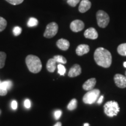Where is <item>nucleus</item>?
Here are the masks:
<instances>
[{
    "instance_id": "obj_1",
    "label": "nucleus",
    "mask_w": 126,
    "mask_h": 126,
    "mask_svg": "<svg viewBox=\"0 0 126 126\" xmlns=\"http://www.w3.org/2000/svg\"><path fill=\"white\" fill-rule=\"evenodd\" d=\"M94 59L97 65L103 68H109L112 63V56L108 50L99 47L94 53Z\"/></svg>"
},
{
    "instance_id": "obj_2",
    "label": "nucleus",
    "mask_w": 126,
    "mask_h": 126,
    "mask_svg": "<svg viewBox=\"0 0 126 126\" xmlns=\"http://www.w3.org/2000/svg\"><path fill=\"white\" fill-rule=\"evenodd\" d=\"M26 64L29 70L32 73H38L42 70V64L38 57L29 55L26 58Z\"/></svg>"
},
{
    "instance_id": "obj_3",
    "label": "nucleus",
    "mask_w": 126,
    "mask_h": 126,
    "mask_svg": "<svg viewBox=\"0 0 126 126\" xmlns=\"http://www.w3.org/2000/svg\"><path fill=\"white\" fill-rule=\"evenodd\" d=\"M120 111L119 104L117 102L111 100L105 103L104 105V112L106 116L113 117L117 116Z\"/></svg>"
},
{
    "instance_id": "obj_4",
    "label": "nucleus",
    "mask_w": 126,
    "mask_h": 126,
    "mask_svg": "<svg viewBox=\"0 0 126 126\" xmlns=\"http://www.w3.org/2000/svg\"><path fill=\"white\" fill-rule=\"evenodd\" d=\"M100 91L97 89H93L85 94L83 97V102L85 104H93L97 100L100 94Z\"/></svg>"
},
{
    "instance_id": "obj_5",
    "label": "nucleus",
    "mask_w": 126,
    "mask_h": 126,
    "mask_svg": "<svg viewBox=\"0 0 126 126\" xmlns=\"http://www.w3.org/2000/svg\"><path fill=\"white\" fill-rule=\"evenodd\" d=\"M96 19L97 25L102 28H106L110 21L109 16L106 12L102 10H99L97 12Z\"/></svg>"
},
{
    "instance_id": "obj_6",
    "label": "nucleus",
    "mask_w": 126,
    "mask_h": 126,
    "mask_svg": "<svg viewBox=\"0 0 126 126\" xmlns=\"http://www.w3.org/2000/svg\"><path fill=\"white\" fill-rule=\"evenodd\" d=\"M59 26L56 22H51L47 25L45 32L44 33V37L46 38H52L57 33Z\"/></svg>"
},
{
    "instance_id": "obj_7",
    "label": "nucleus",
    "mask_w": 126,
    "mask_h": 126,
    "mask_svg": "<svg viewBox=\"0 0 126 126\" xmlns=\"http://www.w3.org/2000/svg\"><path fill=\"white\" fill-rule=\"evenodd\" d=\"M114 81L116 85L120 88H126V77L117 74L114 77Z\"/></svg>"
},
{
    "instance_id": "obj_8",
    "label": "nucleus",
    "mask_w": 126,
    "mask_h": 126,
    "mask_svg": "<svg viewBox=\"0 0 126 126\" xmlns=\"http://www.w3.org/2000/svg\"><path fill=\"white\" fill-rule=\"evenodd\" d=\"M84 27V23L81 20H75L70 24V29L74 32H78L82 31Z\"/></svg>"
},
{
    "instance_id": "obj_9",
    "label": "nucleus",
    "mask_w": 126,
    "mask_h": 126,
    "mask_svg": "<svg viewBox=\"0 0 126 126\" xmlns=\"http://www.w3.org/2000/svg\"><path fill=\"white\" fill-rule=\"evenodd\" d=\"M84 36L87 39L94 40L98 37V33L94 28H90L86 29L84 32Z\"/></svg>"
},
{
    "instance_id": "obj_10",
    "label": "nucleus",
    "mask_w": 126,
    "mask_h": 126,
    "mask_svg": "<svg viewBox=\"0 0 126 126\" xmlns=\"http://www.w3.org/2000/svg\"><path fill=\"white\" fill-rule=\"evenodd\" d=\"M82 72L81 67L78 64H75L71 68L68 72V77L71 78L76 77L79 75Z\"/></svg>"
},
{
    "instance_id": "obj_11",
    "label": "nucleus",
    "mask_w": 126,
    "mask_h": 126,
    "mask_svg": "<svg viewBox=\"0 0 126 126\" xmlns=\"http://www.w3.org/2000/svg\"><path fill=\"white\" fill-rule=\"evenodd\" d=\"M91 7V2L89 0H82L79 6V11L81 13H84L88 11Z\"/></svg>"
},
{
    "instance_id": "obj_12",
    "label": "nucleus",
    "mask_w": 126,
    "mask_h": 126,
    "mask_svg": "<svg viewBox=\"0 0 126 126\" xmlns=\"http://www.w3.org/2000/svg\"><path fill=\"white\" fill-rule=\"evenodd\" d=\"M96 83V78H90L89 79H88L85 82L83 83L82 85V88L85 91H91L94 89Z\"/></svg>"
},
{
    "instance_id": "obj_13",
    "label": "nucleus",
    "mask_w": 126,
    "mask_h": 126,
    "mask_svg": "<svg viewBox=\"0 0 126 126\" xmlns=\"http://www.w3.org/2000/svg\"><path fill=\"white\" fill-rule=\"evenodd\" d=\"M57 46L60 49L63 51H66L70 47V42L67 40L64 39H60L59 40H57L56 43Z\"/></svg>"
},
{
    "instance_id": "obj_14",
    "label": "nucleus",
    "mask_w": 126,
    "mask_h": 126,
    "mask_svg": "<svg viewBox=\"0 0 126 126\" xmlns=\"http://www.w3.org/2000/svg\"><path fill=\"white\" fill-rule=\"evenodd\" d=\"M90 50L89 46L87 45H80L76 48V53L79 56L87 54Z\"/></svg>"
},
{
    "instance_id": "obj_15",
    "label": "nucleus",
    "mask_w": 126,
    "mask_h": 126,
    "mask_svg": "<svg viewBox=\"0 0 126 126\" xmlns=\"http://www.w3.org/2000/svg\"><path fill=\"white\" fill-rule=\"evenodd\" d=\"M56 61L53 59H50L48 60L47 63L46 67L47 70L50 72H54L56 68Z\"/></svg>"
},
{
    "instance_id": "obj_16",
    "label": "nucleus",
    "mask_w": 126,
    "mask_h": 126,
    "mask_svg": "<svg viewBox=\"0 0 126 126\" xmlns=\"http://www.w3.org/2000/svg\"><path fill=\"white\" fill-rule=\"evenodd\" d=\"M12 85H13V83H12V82L10 81V80L1 82L0 83V87L7 91L9 90L12 87Z\"/></svg>"
},
{
    "instance_id": "obj_17",
    "label": "nucleus",
    "mask_w": 126,
    "mask_h": 126,
    "mask_svg": "<svg viewBox=\"0 0 126 126\" xmlns=\"http://www.w3.org/2000/svg\"><path fill=\"white\" fill-rule=\"evenodd\" d=\"M117 52L121 56H126V43L120 45L117 47Z\"/></svg>"
},
{
    "instance_id": "obj_18",
    "label": "nucleus",
    "mask_w": 126,
    "mask_h": 126,
    "mask_svg": "<svg viewBox=\"0 0 126 126\" xmlns=\"http://www.w3.org/2000/svg\"><path fill=\"white\" fill-rule=\"evenodd\" d=\"M77 99H73L70 102L67 106V109L69 110H74L77 108Z\"/></svg>"
},
{
    "instance_id": "obj_19",
    "label": "nucleus",
    "mask_w": 126,
    "mask_h": 126,
    "mask_svg": "<svg viewBox=\"0 0 126 126\" xmlns=\"http://www.w3.org/2000/svg\"><path fill=\"white\" fill-rule=\"evenodd\" d=\"M53 59L56 60V62L60 63L61 64H65L67 63V60L65 58L62 56H60V55L54 56Z\"/></svg>"
},
{
    "instance_id": "obj_20",
    "label": "nucleus",
    "mask_w": 126,
    "mask_h": 126,
    "mask_svg": "<svg viewBox=\"0 0 126 126\" xmlns=\"http://www.w3.org/2000/svg\"><path fill=\"white\" fill-rule=\"evenodd\" d=\"M7 55L4 52L0 51V68H2L4 67L5 62Z\"/></svg>"
},
{
    "instance_id": "obj_21",
    "label": "nucleus",
    "mask_w": 126,
    "mask_h": 126,
    "mask_svg": "<svg viewBox=\"0 0 126 126\" xmlns=\"http://www.w3.org/2000/svg\"><path fill=\"white\" fill-rule=\"evenodd\" d=\"M38 25V20L34 18H31L28 22V26L29 27H34Z\"/></svg>"
},
{
    "instance_id": "obj_22",
    "label": "nucleus",
    "mask_w": 126,
    "mask_h": 126,
    "mask_svg": "<svg viewBox=\"0 0 126 126\" xmlns=\"http://www.w3.org/2000/svg\"><path fill=\"white\" fill-rule=\"evenodd\" d=\"M7 20L3 18L2 17L0 16V32L4 31L7 27Z\"/></svg>"
},
{
    "instance_id": "obj_23",
    "label": "nucleus",
    "mask_w": 126,
    "mask_h": 126,
    "mask_svg": "<svg viewBox=\"0 0 126 126\" xmlns=\"http://www.w3.org/2000/svg\"><path fill=\"white\" fill-rule=\"evenodd\" d=\"M66 72V69L64 65L61 64L58 65V73L61 75H64Z\"/></svg>"
},
{
    "instance_id": "obj_24",
    "label": "nucleus",
    "mask_w": 126,
    "mask_h": 126,
    "mask_svg": "<svg viewBox=\"0 0 126 126\" xmlns=\"http://www.w3.org/2000/svg\"><path fill=\"white\" fill-rule=\"evenodd\" d=\"M22 28L19 26H15L13 29V33L15 36H18L21 33Z\"/></svg>"
},
{
    "instance_id": "obj_25",
    "label": "nucleus",
    "mask_w": 126,
    "mask_h": 126,
    "mask_svg": "<svg viewBox=\"0 0 126 126\" xmlns=\"http://www.w3.org/2000/svg\"><path fill=\"white\" fill-rule=\"evenodd\" d=\"M80 0H67V3L71 7H75L79 2Z\"/></svg>"
},
{
    "instance_id": "obj_26",
    "label": "nucleus",
    "mask_w": 126,
    "mask_h": 126,
    "mask_svg": "<svg viewBox=\"0 0 126 126\" xmlns=\"http://www.w3.org/2000/svg\"><path fill=\"white\" fill-rule=\"evenodd\" d=\"M5 1H7L9 4L15 5L20 4L22 2H23L24 0H5Z\"/></svg>"
},
{
    "instance_id": "obj_27",
    "label": "nucleus",
    "mask_w": 126,
    "mask_h": 126,
    "mask_svg": "<svg viewBox=\"0 0 126 126\" xmlns=\"http://www.w3.org/2000/svg\"><path fill=\"white\" fill-rule=\"evenodd\" d=\"M61 114H62V111L60 110H56L54 112V117L56 120H59L60 118Z\"/></svg>"
},
{
    "instance_id": "obj_28",
    "label": "nucleus",
    "mask_w": 126,
    "mask_h": 126,
    "mask_svg": "<svg viewBox=\"0 0 126 126\" xmlns=\"http://www.w3.org/2000/svg\"><path fill=\"white\" fill-rule=\"evenodd\" d=\"M24 106L26 109H29L31 106V102L29 99H26L24 102Z\"/></svg>"
},
{
    "instance_id": "obj_29",
    "label": "nucleus",
    "mask_w": 126,
    "mask_h": 126,
    "mask_svg": "<svg viewBox=\"0 0 126 126\" xmlns=\"http://www.w3.org/2000/svg\"><path fill=\"white\" fill-rule=\"evenodd\" d=\"M18 107V103L16 100H13L11 103V108L13 110H16Z\"/></svg>"
},
{
    "instance_id": "obj_30",
    "label": "nucleus",
    "mask_w": 126,
    "mask_h": 126,
    "mask_svg": "<svg viewBox=\"0 0 126 126\" xmlns=\"http://www.w3.org/2000/svg\"><path fill=\"white\" fill-rule=\"evenodd\" d=\"M8 91L0 87V96H5L7 94Z\"/></svg>"
},
{
    "instance_id": "obj_31",
    "label": "nucleus",
    "mask_w": 126,
    "mask_h": 126,
    "mask_svg": "<svg viewBox=\"0 0 126 126\" xmlns=\"http://www.w3.org/2000/svg\"><path fill=\"white\" fill-rule=\"evenodd\" d=\"M103 95L100 96V97L98 99V100H97V103L100 104L102 102H103Z\"/></svg>"
},
{
    "instance_id": "obj_32",
    "label": "nucleus",
    "mask_w": 126,
    "mask_h": 126,
    "mask_svg": "<svg viewBox=\"0 0 126 126\" xmlns=\"http://www.w3.org/2000/svg\"><path fill=\"white\" fill-rule=\"evenodd\" d=\"M54 126H62V124L61 122H57Z\"/></svg>"
},
{
    "instance_id": "obj_33",
    "label": "nucleus",
    "mask_w": 126,
    "mask_h": 126,
    "mask_svg": "<svg viewBox=\"0 0 126 126\" xmlns=\"http://www.w3.org/2000/svg\"><path fill=\"white\" fill-rule=\"evenodd\" d=\"M83 126H89V123H85L83 124Z\"/></svg>"
},
{
    "instance_id": "obj_34",
    "label": "nucleus",
    "mask_w": 126,
    "mask_h": 126,
    "mask_svg": "<svg viewBox=\"0 0 126 126\" xmlns=\"http://www.w3.org/2000/svg\"><path fill=\"white\" fill-rule=\"evenodd\" d=\"M123 65H124V67H125V68H126V62H124V63Z\"/></svg>"
},
{
    "instance_id": "obj_35",
    "label": "nucleus",
    "mask_w": 126,
    "mask_h": 126,
    "mask_svg": "<svg viewBox=\"0 0 126 126\" xmlns=\"http://www.w3.org/2000/svg\"><path fill=\"white\" fill-rule=\"evenodd\" d=\"M125 74H126V72H125Z\"/></svg>"
},
{
    "instance_id": "obj_36",
    "label": "nucleus",
    "mask_w": 126,
    "mask_h": 126,
    "mask_svg": "<svg viewBox=\"0 0 126 126\" xmlns=\"http://www.w3.org/2000/svg\"><path fill=\"white\" fill-rule=\"evenodd\" d=\"M1 81H0V83H1Z\"/></svg>"
}]
</instances>
